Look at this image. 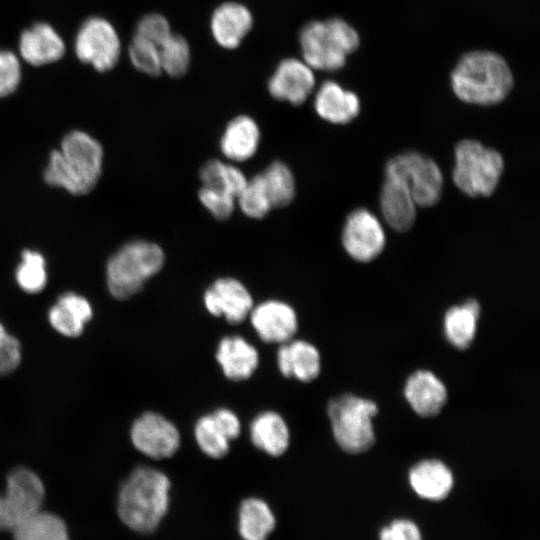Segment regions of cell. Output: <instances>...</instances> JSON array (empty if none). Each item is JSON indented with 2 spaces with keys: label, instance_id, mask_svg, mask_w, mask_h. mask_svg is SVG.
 I'll return each instance as SVG.
<instances>
[{
  "label": "cell",
  "instance_id": "obj_41",
  "mask_svg": "<svg viewBox=\"0 0 540 540\" xmlns=\"http://www.w3.org/2000/svg\"><path fill=\"white\" fill-rule=\"evenodd\" d=\"M378 540H424V537L414 520L399 517L381 527Z\"/></svg>",
  "mask_w": 540,
  "mask_h": 540
},
{
  "label": "cell",
  "instance_id": "obj_43",
  "mask_svg": "<svg viewBox=\"0 0 540 540\" xmlns=\"http://www.w3.org/2000/svg\"><path fill=\"white\" fill-rule=\"evenodd\" d=\"M6 530L2 495H0V531Z\"/></svg>",
  "mask_w": 540,
  "mask_h": 540
},
{
  "label": "cell",
  "instance_id": "obj_23",
  "mask_svg": "<svg viewBox=\"0 0 540 540\" xmlns=\"http://www.w3.org/2000/svg\"><path fill=\"white\" fill-rule=\"evenodd\" d=\"M277 366L284 377L307 383L318 377L321 357L313 344L292 339L279 346Z\"/></svg>",
  "mask_w": 540,
  "mask_h": 540
},
{
  "label": "cell",
  "instance_id": "obj_22",
  "mask_svg": "<svg viewBox=\"0 0 540 540\" xmlns=\"http://www.w3.org/2000/svg\"><path fill=\"white\" fill-rule=\"evenodd\" d=\"M317 115L331 124H347L360 112L358 96L334 81H326L318 88L314 98Z\"/></svg>",
  "mask_w": 540,
  "mask_h": 540
},
{
  "label": "cell",
  "instance_id": "obj_24",
  "mask_svg": "<svg viewBox=\"0 0 540 540\" xmlns=\"http://www.w3.org/2000/svg\"><path fill=\"white\" fill-rule=\"evenodd\" d=\"M404 394L412 409L422 417L437 415L447 400L445 385L427 370H418L410 375Z\"/></svg>",
  "mask_w": 540,
  "mask_h": 540
},
{
  "label": "cell",
  "instance_id": "obj_38",
  "mask_svg": "<svg viewBox=\"0 0 540 540\" xmlns=\"http://www.w3.org/2000/svg\"><path fill=\"white\" fill-rule=\"evenodd\" d=\"M171 34L168 20L161 14L151 13L139 20L134 36L160 47Z\"/></svg>",
  "mask_w": 540,
  "mask_h": 540
},
{
  "label": "cell",
  "instance_id": "obj_16",
  "mask_svg": "<svg viewBox=\"0 0 540 540\" xmlns=\"http://www.w3.org/2000/svg\"><path fill=\"white\" fill-rule=\"evenodd\" d=\"M261 137L260 126L253 117L237 115L224 127L219 148L225 160L235 164L247 162L258 152Z\"/></svg>",
  "mask_w": 540,
  "mask_h": 540
},
{
  "label": "cell",
  "instance_id": "obj_5",
  "mask_svg": "<svg viewBox=\"0 0 540 540\" xmlns=\"http://www.w3.org/2000/svg\"><path fill=\"white\" fill-rule=\"evenodd\" d=\"M360 44L357 31L340 18L311 21L300 32L303 61L313 70L337 71Z\"/></svg>",
  "mask_w": 540,
  "mask_h": 540
},
{
  "label": "cell",
  "instance_id": "obj_25",
  "mask_svg": "<svg viewBox=\"0 0 540 540\" xmlns=\"http://www.w3.org/2000/svg\"><path fill=\"white\" fill-rule=\"evenodd\" d=\"M249 436L254 447L272 457L283 455L291 439L285 419L272 410L260 412L253 418Z\"/></svg>",
  "mask_w": 540,
  "mask_h": 540
},
{
  "label": "cell",
  "instance_id": "obj_32",
  "mask_svg": "<svg viewBox=\"0 0 540 540\" xmlns=\"http://www.w3.org/2000/svg\"><path fill=\"white\" fill-rule=\"evenodd\" d=\"M193 433L197 446L207 457L221 459L229 453L231 441L216 422L212 413L198 418Z\"/></svg>",
  "mask_w": 540,
  "mask_h": 540
},
{
  "label": "cell",
  "instance_id": "obj_6",
  "mask_svg": "<svg viewBox=\"0 0 540 540\" xmlns=\"http://www.w3.org/2000/svg\"><path fill=\"white\" fill-rule=\"evenodd\" d=\"M452 172L456 187L470 197L490 196L504 170V159L495 149L466 139L455 146Z\"/></svg>",
  "mask_w": 540,
  "mask_h": 540
},
{
  "label": "cell",
  "instance_id": "obj_18",
  "mask_svg": "<svg viewBox=\"0 0 540 540\" xmlns=\"http://www.w3.org/2000/svg\"><path fill=\"white\" fill-rule=\"evenodd\" d=\"M215 358L224 376L236 382L250 378L260 361L258 350L240 335L223 337L217 345Z\"/></svg>",
  "mask_w": 540,
  "mask_h": 540
},
{
  "label": "cell",
  "instance_id": "obj_2",
  "mask_svg": "<svg viewBox=\"0 0 540 540\" xmlns=\"http://www.w3.org/2000/svg\"><path fill=\"white\" fill-rule=\"evenodd\" d=\"M101 143L82 130L67 133L58 149L50 152L43 178L51 187L81 196L97 185L103 168Z\"/></svg>",
  "mask_w": 540,
  "mask_h": 540
},
{
  "label": "cell",
  "instance_id": "obj_7",
  "mask_svg": "<svg viewBox=\"0 0 540 540\" xmlns=\"http://www.w3.org/2000/svg\"><path fill=\"white\" fill-rule=\"evenodd\" d=\"M377 412L373 401L352 394L330 400L327 413L339 447L350 454L370 449L375 442L372 419Z\"/></svg>",
  "mask_w": 540,
  "mask_h": 540
},
{
  "label": "cell",
  "instance_id": "obj_28",
  "mask_svg": "<svg viewBox=\"0 0 540 540\" xmlns=\"http://www.w3.org/2000/svg\"><path fill=\"white\" fill-rule=\"evenodd\" d=\"M480 305L467 300L461 306H453L444 317V331L448 341L458 349L468 348L474 340Z\"/></svg>",
  "mask_w": 540,
  "mask_h": 540
},
{
  "label": "cell",
  "instance_id": "obj_42",
  "mask_svg": "<svg viewBox=\"0 0 540 540\" xmlns=\"http://www.w3.org/2000/svg\"><path fill=\"white\" fill-rule=\"evenodd\" d=\"M211 413L230 441L236 440L240 436L241 422L234 411L222 407Z\"/></svg>",
  "mask_w": 540,
  "mask_h": 540
},
{
  "label": "cell",
  "instance_id": "obj_39",
  "mask_svg": "<svg viewBox=\"0 0 540 540\" xmlns=\"http://www.w3.org/2000/svg\"><path fill=\"white\" fill-rule=\"evenodd\" d=\"M21 75V63L17 55L9 50H0V98L17 90Z\"/></svg>",
  "mask_w": 540,
  "mask_h": 540
},
{
  "label": "cell",
  "instance_id": "obj_31",
  "mask_svg": "<svg viewBox=\"0 0 540 540\" xmlns=\"http://www.w3.org/2000/svg\"><path fill=\"white\" fill-rule=\"evenodd\" d=\"M11 531L14 540H69L64 521L42 510L20 522Z\"/></svg>",
  "mask_w": 540,
  "mask_h": 540
},
{
  "label": "cell",
  "instance_id": "obj_17",
  "mask_svg": "<svg viewBox=\"0 0 540 540\" xmlns=\"http://www.w3.org/2000/svg\"><path fill=\"white\" fill-rule=\"evenodd\" d=\"M65 43L55 28L45 22L33 24L19 39V53L28 64L38 67L59 61L65 54Z\"/></svg>",
  "mask_w": 540,
  "mask_h": 540
},
{
  "label": "cell",
  "instance_id": "obj_33",
  "mask_svg": "<svg viewBox=\"0 0 540 540\" xmlns=\"http://www.w3.org/2000/svg\"><path fill=\"white\" fill-rule=\"evenodd\" d=\"M15 280L28 294L41 292L48 280L45 257L36 250L25 249L15 271Z\"/></svg>",
  "mask_w": 540,
  "mask_h": 540
},
{
  "label": "cell",
  "instance_id": "obj_9",
  "mask_svg": "<svg viewBox=\"0 0 540 540\" xmlns=\"http://www.w3.org/2000/svg\"><path fill=\"white\" fill-rule=\"evenodd\" d=\"M75 53L84 64L99 72L111 70L121 54V43L115 27L105 18L86 19L75 38Z\"/></svg>",
  "mask_w": 540,
  "mask_h": 540
},
{
  "label": "cell",
  "instance_id": "obj_37",
  "mask_svg": "<svg viewBox=\"0 0 540 540\" xmlns=\"http://www.w3.org/2000/svg\"><path fill=\"white\" fill-rule=\"evenodd\" d=\"M197 196L201 205L219 221L230 218L237 208L233 195L215 187L201 185Z\"/></svg>",
  "mask_w": 540,
  "mask_h": 540
},
{
  "label": "cell",
  "instance_id": "obj_20",
  "mask_svg": "<svg viewBox=\"0 0 540 540\" xmlns=\"http://www.w3.org/2000/svg\"><path fill=\"white\" fill-rule=\"evenodd\" d=\"M253 26L250 10L241 3L225 2L213 12L210 22L214 40L225 49L237 48Z\"/></svg>",
  "mask_w": 540,
  "mask_h": 540
},
{
  "label": "cell",
  "instance_id": "obj_3",
  "mask_svg": "<svg viewBox=\"0 0 540 540\" xmlns=\"http://www.w3.org/2000/svg\"><path fill=\"white\" fill-rule=\"evenodd\" d=\"M454 94L468 104L490 106L502 102L513 87L507 62L491 51L463 55L451 73Z\"/></svg>",
  "mask_w": 540,
  "mask_h": 540
},
{
  "label": "cell",
  "instance_id": "obj_11",
  "mask_svg": "<svg viewBox=\"0 0 540 540\" xmlns=\"http://www.w3.org/2000/svg\"><path fill=\"white\" fill-rule=\"evenodd\" d=\"M130 440L136 450L155 460L174 456L181 444L176 425L154 411L144 412L134 420Z\"/></svg>",
  "mask_w": 540,
  "mask_h": 540
},
{
  "label": "cell",
  "instance_id": "obj_26",
  "mask_svg": "<svg viewBox=\"0 0 540 540\" xmlns=\"http://www.w3.org/2000/svg\"><path fill=\"white\" fill-rule=\"evenodd\" d=\"M417 205L402 184L385 179L380 192V209L385 222L395 231L406 232L414 224Z\"/></svg>",
  "mask_w": 540,
  "mask_h": 540
},
{
  "label": "cell",
  "instance_id": "obj_19",
  "mask_svg": "<svg viewBox=\"0 0 540 540\" xmlns=\"http://www.w3.org/2000/svg\"><path fill=\"white\" fill-rule=\"evenodd\" d=\"M408 482L419 498L429 502H441L453 490L454 477L450 468L442 461L426 459L410 469Z\"/></svg>",
  "mask_w": 540,
  "mask_h": 540
},
{
  "label": "cell",
  "instance_id": "obj_30",
  "mask_svg": "<svg viewBox=\"0 0 540 540\" xmlns=\"http://www.w3.org/2000/svg\"><path fill=\"white\" fill-rule=\"evenodd\" d=\"M274 208H283L292 203L296 195V180L290 166L274 160L259 173Z\"/></svg>",
  "mask_w": 540,
  "mask_h": 540
},
{
  "label": "cell",
  "instance_id": "obj_21",
  "mask_svg": "<svg viewBox=\"0 0 540 540\" xmlns=\"http://www.w3.org/2000/svg\"><path fill=\"white\" fill-rule=\"evenodd\" d=\"M93 317L89 300L76 292L61 294L48 310L50 326L60 335L75 338L80 336Z\"/></svg>",
  "mask_w": 540,
  "mask_h": 540
},
{
  "label": "cell",
  "instance_id": "obj_15",
  "mask_svg": "<svg viewBox=\"0 0 540 540\" xmlns=\"http://www.w3.org/2000/svg\"><path fill=\"white\" fill-rule=\"evenodd\" d=\"M315 88L313 69L304 61L285 58L268 80L269 94L276 100L301 105Z\"/></svg>",
  "mask_w": 540,
  "mask_h": 540
},
{
  "label": "cell",
  "instance_id": "obj_36",
  "mask_svg": "<svg viewBox=\"0 0 540 540\" xmlns=\"http://www.w3.org/2000/svg\"><path fill=\"white\" fill-rule=\"evenodd\" d=\"M128 56L139 72L153 77L162 72L159 47L146 40L133 36L128 48Z\"/></svg>",
  "mask_w": 540,
  "mask_h": 540
},
{
  "label": "cell",
  "instance_id": "obj_10",
  "mask_svg": "<svg viewBox=\"0 0 540 540\" xmlns=\"http://www.w3.org/2000/svg\"><path fill=\"white\" fill-rule=\"evenodd\" d=\"M45 487L41 478L31 469L17 467L7 476L2 495L6 529L16 525L41 510Z\"/></svg>",
  "mask_w": 540,
  "mask_h": 540
},
{
  "label": "cell",
  "instance_id": "obj_14",
  "mask_svg": "<svg viewBox=\"0 0 540 540\" xmlns=\"http://www.w3.org/2000/svg\"><path fill=\"white\" fill-rule=\"evenodd\" d=\"M249 319L256 334L265 343H286L293 339L298 329L296 311L289 303L279 299L254 304Z\"/></svg>",
  "mask_w": 540,
  "mask_h": 540
},
{
  "label": "cell",
  "instance_id": "obj_27",
  "mask_svg": "<svg viewBox=\"0 0 540 540\" xmlns=\"http://www.w3.org/2000/svg\"><path fill=\"white\" fill-rule=\"evenodd\" d=\"M237 529L242 540H268L275 530L276 516L260 497L243 499L238 507Z\"/></svg>",
  "mask_w": 540,
  "mask_h": 540
},
{
  "label": "cell",
  "instance_id": "obj_35",
  "mask_svg": "<svg viewBox=\"0 0 540 540\" xmlns=\"http://www.w3.org/2000/svg\"><path fill=\"white\" fill-rule=\"evenodd\" d=\"M160 63L162 72L170 77L184 75L190 64V47L184 37L172 33L159 47Z\"/></svg>",
  "mask_w": 540,
  "mask_h": 540
},
{
  "label": "cell",
  "instance_id": "obj_13",
  "mask_svg": "<svg viewBox=\"0 0 540 540\" xmlns=\"http://www.w3.org/2000/svg\"><path fill=\"white\" fill-rule=\"evenodd\" d=\"M203 304L212 316L239 324L249 317L254 300L247 286L239 279L224 276L215 279L204 291Z\"/></svg>",
  "mask_w": 540,
  "mask_h": 540
},
{
  "label": "cell",
  "instance_id": "obj_12",
  "mask_svg": "<svg viewBox=\"0 0 540 540\" xmlns=\"http://www.w3.org/2000/svg\"><path fill=\"white\" fill-rule=\"evenodd\" d=\"M341 241L351 258L365 263L381 254L385 247L386 236L379 219L369 210L358 208L347 216Z\"/></svg>",
  "mask_w": 540,
  "mask_h": 540
},
{
  "label": "cell",
  "instance_id": "obj_34",
  "mask_svg": "<svg viewBox=\"0 0 540 540\" xmlns=\"http://www.w3.org/2000/svg\"><path fill=\"white\" fill-rule=\"evenodd\" d=\"M236 207L244 216L254 220L266 217L273 209L259 173L248 179L236 198Z\"/></svg>",
  "mask_w": 540,
  "mask_h": 540
},
{
  "label": "cell",
  "instance_id": "obj_29",
  "mask_svg": "<svg viewBox=\"0 0 540 540\" xmlns=\"http://www.w3.org/2000/svg\"><path fill=\"white\" fill-rule=\"evenodd\" d=\"M201 185L224 190L235 198L244 189L248 177L235 163L221 159H210L199 169Z\"/></svg>",
  "mask_w": 540,
  "mask_h": 540
},
{
  "label": "cell",
  "instance_id": "obj_8",
  "mask_svg": "<svg viewBox=\"0 0 540 540\" xmlns=\"http://www.w3.org/2000/svg\"><path fill=\"white\" fill-rule=\"evenodd\" d=\"M385 176L406 187L417 206H433L442 195V172L434 160L421 153L408 151L392 157L386 163Z\"/></svg>",
  "mask_w": 540,
  "mask_h": 540
},
{
  "label": "cell",
  "instance_id": "obj_40",
  "mask_svg": "<svg viewBox=\"0 0 540 540\" xmlns=\"http://www.w3.org/2000/svg\"><path fill=\"white\" fill-rule=\"evenodd\" d=\"M22 350L19 340L0 322V376L14 372L20 365Z\"/></svg>",
  "mask_w": 540,
  "mask_h": 540
},
{
  "label": "cell",
  "instance_id": "obj_1",
  "mask_svg": "<svg viewBox=\"0 0 540 540\" xmlns=\"http://www.w3.org/2000/svg\"><path fill=\"white\" fill-rule=\"evenodd\" d=\"M171 488L170 478L163 471L150 466L134 468L118 491L120 520L137 533L154 532L168 513Z\"/></svg>",
  "mask_w": 540,
  "mask_h": 540
},
{
  "label": "cell",
  "instance_id": "obj_4",
  "mask_svg": "<svg viewBox=\"0 0 540 540\" xmlns=\"http://www.w3.org/2000/svg\"><path fill=\"white\" fill-rule=\"evenodd\" d=\"M166 255L156 242L137 239L121 246L106 264L109 293L118 300L138 294L164 267Z\"/></svg>",
  "mask_w": 540,
  "mask_h": 540
}]
</instances>
